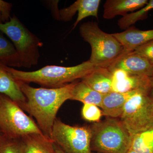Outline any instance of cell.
Wrapping results in <instances>:
<instances>
[{"mask_svg":"<svg viewBox=\"0 0 153 153\" xmlns=\"http://www.w3.org/2000/svg\"><path fill=\"white\" fill-rule=\"evenodd\" d=\"M2 22L1 21V13H0V23H2Z\"/></svg>","mask_w":153,"mask_h":153,"instance_id":"cell-30","label":"cell"},{"mask_svg":"<svg viewBox=\"0 0 153 153\" xmlns=\"http://www.w3.org/2000/svg\"><path fill=\"white\" fill-rule=\"evenodd\" d=\"M100 0H78L66 8L59 11V20L68 22L72 19L76 12L78 16L74 23V30L80 21L89 16H94L98 19L99 7Z\"/></svg>","mask_w":153,"mask_h":153,"instance_id":"cell-11","label":"cell"},{"mask_svg":"<svg viewBox=\"0 0 153 153\" xmlns=\"http://www.w3.org/2000/svg\"><path fill=\"white\" fill-rule=\"evenodd\" d=\"M130 149L138 153H153V136L151 129L132 136Z\"/></svg>","mask_w":153,"mask_h":153,"instance_id":"cell-20","label":"cell"},{"mask_svg":"<svg viewBox=\"0 0 153 153\" xmlns=\"http://www.w3.org/2000/svg\"><path fill=\"white\" fill-rule=\"evenodd\" d=\"M81 80L101 94L112 91V72L108 68L95 66Z\"/></svg>","mask_w":153,"mask_h":153,"instance_id":"cell-15","label":"cell"},{"mask_svg":"<svg viewBox=\"0 0 153 153\" xmlns=\"http://www.w3.org/2000/svg\"><path fill=\"white\" fill-rule=\"evenodd\" d=\"M0 153H25L22 140L4 135L0 142Z\"/></svg>","mask_w":153,"mask_h":153,"instance_id":"cell-22","label":"cell"},{"mask_svg":"<svg viewBox=\"0 0 153 153\" xmlns=\"http://www.w3.org/2000/svg\"><path fill=\"white\" fill-rule=\"evenodd\" d=\"M152 81H153V76H152Z\"/></svg>","mask_w":153,"mask_h":153,"instance_id":"cell-32","label":"cell"},{"mask_svg":"<svg viewBox=\"0 0 153 153\" xmlns=\"http://www.w3.org/2000/svg\"><path fill=\"white\" fill-rule=\"evenodd\" d=\"M16 81L26 98L25 102L18 104L35 118L42 133L51 139L56 114L63 103L71 98L76 82L59 88H36L28 83Z\"/></svg>","mask_w":153,"mask_h":153,"instance_id":"cell-1","label":"cell"},{"mask_svg":"<svg viewBox=\"0 0 153 153\" xmlns=\"http://www.w3.org/2000/svg\"><path fill=\"white\" fill-rule=\"evenodd\" d=\"M110 71L120 69L135 75L152 77L153 65L146 59L134 52L121 55L108 67Z\"/></svg>","mask_w":153,"mask_h":153,"instance_id":"cell-10","label":"cell"},{"mask_svg":"<svg viewBox=\"0 0 153 153\" xmlns=\"http://www.w3.org/2000/svg\"><path fill=\"white\" fill-rule=\"evenodd\" d=\"M91 152L126 153L130 149L132 136L120 120L108 117L89 126Z\"/></svg>","mask_w":153,"mask_h":153,"instance_id":"cell-3","label":"cell"},{"mask_svg":"<svg viewBox=\"0 0 153 153\" xmlns=\"http://www.w3.org/2000/svg\"><path fill=\"white\" fill-rule=\"evenodd\" d=\"M151 130H152V134H153V128L151 129Z\"/></svg>","mask_w":153,"mask_h":153,"instance_id":"cell-31","label":"cell"},{"mask_svg":"<svg viewBox=\"0 0 153 153\" xmlns=\"http://www.w3.org/2000/svg\"><path fill=\"white\" fill-rule=\"evenodd\" d=\"M79 33L83 40L90 44L89 60L94 66L108 68L120 56L123 48L112 34L102 30L96 22L83 23Z\"/></svg>","mask_w":153,"mask_h":153,"instance_id":"cell-4","label":"cell"},{"mask_svg":"<svg viewBox=\"0 0 153 153\" xmlns=\"http://www.w3.org/2000/svg\"><path fill=\"white\" fill-rule=\"evenodd\" d=\"M112 72V91L125 93L135 91H151L153 87L152 77L130 74L120 69Z\"/></svg>","mask_w":153,"mask_h":153,"instance_id":"cell-9","label":"cell"},{"mask_svg":"<svg viewBox=\"0 0 153 153\" xmlns=\"http://www.w3.org/2000/svg\"><path fill=\"white\" fill-rule=\"evenodd\" d=\"M81 114L84 120L94 123L100 121L103 115L102 111L99 107L92 104H83Z\"/></svg>","mask_w":153,"mask_h":153,"instance_id":"cell-23","label":"cell"},{"mask_svg":"<svg viewBox=\"0 0 153 153\" xmlns=\"http://www.w3.org/2000/svg\"><path fill=\"white\" fill-rule=\"evenodd\" d=\"M126 153H138L137 152H135V151L131 149H130Z\"/></svg>","mask_w":153,"mask_h":153,"instance_id":"cell-28","label":"cell"},{"mask_svg":"<svg viewBox=\"0 0 153 153\" xmlns=\"http://www.w3.org/2000/svg\"><path fill=\"white\" fill-rule=\"evenodd\" d=\"M0 129L5 137L21 139L30 134H43L37 123L17 102L0 94Z\"/></svg>","mask_w":153,"mask_h":153,"instance_id":"cell-6","label":"cell"},{"mask_svg":"<svg viewBox=\"0 0 153 153\" xmlns=\"http://www.w3.org/2000/svg\"><path fill=\"white\" fill-rule=\"evenodd\" d=\"M103 95L81 80L75 83L71 91L70 100L80 101L83 104H94L101 107Z\"/></svg>","mask_w":153,"mask_h":153,"instance_id":"cell-18","label":"cell"},{"mask_svg":"<svg viewBox=\"0 0 153 153\" xmlns=\"http://www.w3.org/2000/svg\"><path fill=\"white\" fill-rule=\"evenodd\" d=\"M149 96L150 97L151 102H152V105L153 109V87L149 93Z\"/></svg>","mask_w":153,"mask_h":153,"instance_id":"cell-27","label":"cell"},{"mask_svg":"<svg viewBox=\"0 0 153 153\" xmlns=\"http://www.w3.org/2000/svg\"><path fill=\"white\" fill-rule=\"evenodd\" d=\"M25 153H56L54 143L43 134H30L21 138Z\"/></svg>","mask_w":153,"mask_h":153,"instance_id":"cell-17","label":"cell"},{"mask_svg":"<svg viewBox=\"0 0 153 153\" xmlns=\"http://www.w3.org/2000/svg\"><path fill=\"white\" fill-rule=\"evenodd\" d=\"M129 91L125 93L111 92L104 94L101 108L102 114L108 117H120L127 101L137 91Z\"/></svg>","mask_w":153,"mask_h":153,"instance_id":"cell-13","label":"cell"},{"mask_svg":"<svg viewBox=\"0 0 153 153\" xmlns=\"http://www.w3.org/2000/svg\"><path fill=\"white\" fill-rule=\"evenodd\" d=\"M6 66L0 63V94L7 96L18 104L25 102L26 97Z\"/></svg>","mask_w":153,"mask_h":153,"instance_id":"cell-16","label":"cell"},{"mask_svg":"<svg viewBox=\"0 0 153 153\" xmlns=\"http://www.w3.org/2000/svg\"><path fill=\"white\" fill-rule=\"evenodd\" d=\"M94 67L90 60H88L76 66L48 65L32 71H21L7 66L6 68L18 81L27 83L34 82L46 88H55L83 79Z\"/></svg>","mask_w":153,"mask_h":153,"instance_id":"cell-2","label":"cell"},{"mask_svg":"<svg viewBox=\"0 0 153 153\" xmlns=\"http://www.w3.org/2000/svg\"><path fill=\"white\" fill-rule=\"evenodd\" d=\"M51 139L64 153H91L89 126H71L56 119Z\"/></svg>","mask_w":153,"mask_h":153,"instance_id":"cell-8","label":"cell"},{"mask_svg":"<svg viewBox=\"0 0 153 153\" xmlns=\"http://www.w3.org/2000/svg\"><path fill=\"white\" fill-rule=\"evenodd\" d=\"M152 10L153 0H151L139 10L127 14L121 18L118 21L119 27L122 30H127L138 21L146 19L149 12Z\"/></svg>","mask_w":153,"mask_h":153,"instance_id":"cell-21","label":"cell"},{"mask_svg":"<svg viewBox=\"0 0 153 153\" xmlns=\"http://www.w3.org/2000/svg\"><path fill=\"white\" fill-rule=\"evenodd\" d=\"M112 34L123 47L121 55L133 52L138 47L153 41V30H141L134 26L123 32Z\"/></svg>","mask_w":153,"mask_h":153,"instance_id":"cell-12","label":"cell"},{"mask_svg":"<svg viewBox=\"0 0 153 153\" xmlns=\"http://www.w3.org/2000/svg\"><path fill=\"white\" fill-rule=\"evenodd\" d=\"M148 2L147 0H107L104 4L103 18L110 20L117 16H125L128 12L141 9Z\"/></svg>","mask_w":153,"mask_h":153,"instance_id":"cell-14","label":"cell"},{"mask_svg":"<svg viewBox=\"0 0 153 153\" xmlns=\"http://www.w3.org/2000/svg\"><path fill=\"white\" fill-rule=\"evenodd\" d=\"M3 137H4V134L1 131L0 129V142L1 140L3 138Z\"/></svg>","mask_w":153,"mask_h":153,"instance_id":"cell-29","label":"cell"},{"mask_svg":"<svg viewBox=\"0 0 153 153\" xmlns=\"http://www.w3.org/2000/svg\"><path fill=\"white\" fill-rule=\"evenodd\" d=\"M0 31L13 42L22 67L30 68L38 64L40 57L39 49L43 43L16 16L11 17L8 22L0 23Z\"/></svg>","mask_w":153,"mask_h":153,"instance_id":"cell-5","label":"cell"},{"mask_svg":"<svg viewBox=\"0 0 153 153\" xmlns=\"http://www.w3.org/2000/svg\"><path fill=\"white\" fill-rule=\"evenodd\" d=\"M150 92L137 91L125 105L120 120L131 136L153 128V109Z\"/></svg>","mask_w":153,"mask_h":153,"instance_id":"cell-7","label":"cell"},{"mask_svg":"<svg viewBox=\"0 0 153 153\" xmlns=\"http://www.w3.org/2000/svg\"><path fill=\"white\" fill-rule=\"evenodd\" d=\"M54 146H55V149L56 153H64V152L57 145L55 144V143H54Z\"/></svg>","mask_w":153,"mask_h":153,"instance_id":"cell-26","label":"cell"},{"mask_svg":"<svg viewBox=\"0 0 153 153\" xmlns=\"http://www.w3.org/2000/svg\"><path fill=\"white\" fill-rule=\"evenodd\" d=\"M91 153H98V152H91Z\"/></svg>","mask_w":153,"mask_h":153,"instance_id":"cell-33","label":"cell"},{"mask_svg":"<svg viewBox=\"0 0 153 153\" xmlns=\"http://www.w3.org/2000/svg\"><path fill=\"white\" fill-rule=\"evenodd\" d=\"M12 6L11 3L0 0V13L2 23L8 22L10 19Z\"/></svg>","mask_w":153,"mask_h":153,"instance_id":"cell-25","label":"cell"},{"mask_svg":"<svg viewBox=\"0 0 153 153\" xmlns=\"http://www.w3.org/2000/svg\"><path fill=\"white\" fill-rule=\"evenodd\" d=\"M0 31V63L10 67H22L21 59L13 44Z\"/></svg>","mask_w":153,"mask_h":153,"instance_id":"cell-19","label":"cell"},{"mask_svg":"<svg viewBox=\"0 0 153 153\" xmlns=\"http://www.w3.org/2000/svg\"><path fill=\"white\" fill-rule=\"evenodd\" d=\"M134 52L145 57L153 65V41L138 47Z\"/></svg>","mask_w":153,"mask_h":153,"instance_id":"cell-24","label":"cell"}]
</instances>
